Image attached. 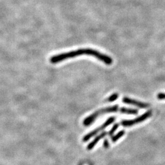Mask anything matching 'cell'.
Wrapping results in <instances>:
<instances>
[{"label":"cell","instance_id":"1","mask_svg":"<svg viewBox=\"0 0 165 165\" xmlns=\"http://www.w3.org/2000/svg\"><path fill=\"white\" fill-rule=\"evenodd\" d=\"M82 55L93 56V57L97 58L98 60L103 62L104 64L108 65H111L113 62L112 59L110 57V56L105 55L102 53H100L99 51L89 48H80L76 50L69 51V52L60 53L59 55L53 56L50 58V61L51 64H56L60 63V62L64 61L66 59L74 58Z\"/></svg>","mask_w":165,"mask_h":165},{"label":"cell","instance_id":"2","mask_svg":"<svg viewBox=\"0 0 165 165\" xmlns=\"http://www.w3.org/2000/svg\"><path fill=\"white\" fill-rule=\"evenodd\" d=\"M119 108L118 105H114L112 106H109L105 108H103L99 111H97L93 114L87 117L83 121V124L85 126H88L91 125V123H93L96 119L99 117L100 115H102L106 113H111V112H115L119 111Z\"/></svg>","mask_w":165,"mask_h":165},{"label":"cell","instance_id":"3","mask_svg":"<svg viewBox=\"0 0 165 165\" xmlns=\"http://www.w3.org/2000/svg\"><path fill=\"white\" fill-rule=\"evenodd\" d=\"M115 121V117H110L109 119H108L107 121H106L103 124L100 126L99 128H96L94 130L91 132L90 133H87V135H86L83 138H82V141L83 142H86L88 140H89L90 139L93 137L94 136H95L96 134H97L98 133H99L100 131H102L103 130H104L105 128H106L108 125H110V124H111L112 123H113Z\"/></svg>","mask_w":165,"mask_h":165},{"label":"cell","instance_id":"4","mask_svg":"<svg viewBox=\"0 0 165 165\" xmlns=\"http://www.w3.org/2000/svg\"><path fill=\"white\" fill-rule=\"evenodd\" d=\"M152 111H148L144 113L142 115L136 117V119H134L132 120H125L122 121L121 122V125L123 127H130L133 125L137 124V123H141L144 121L146 120L149 117L152 116Z\"/></svg>","mask_w":165,"mask_h":165},{"label":"cell","instance_id":"5","mask_svg":"<svg viewBox=\"0 0 165 165\" xmlns=\"http://www.w3.org/2000/svg\"><path fill=\"white\" fill-rule=\"evenodd\" d=\"M122 102L123 103H125V104H126L136 106L140 108H142V109H145V108H147L149 107V105L146 104V103H144V102H139L135 100H133V99H129L128 97H123L122 99Z\"/></svg>","mask_w":165,"mask_h":165},{"label":"cell","instance_id":"6","mask_svg":"<svg viewBox=\"0 0 165 165\" xmlns=\"http://www.w3.org/2000/svg\"><path fill=\"white\" fill-rule=\"evenodd\" d=\"M106 135H108V132H102L100 135L95 137L94 140L88 144V146H87V150H91V149H93L94 146L97 144V143L99 142L101 139L104 138Z\"/></svg>","mask_w":165,"mask_h":165},{"label":"cell","instance_id":"7","mask_svg":"<svg viewBox=\"0 0 165 165\" xmlns=\"http://www.w3.org/2000/svg\"><path fill=\"white\" fill-rule=\"evenodd\" d=\"M119 111L121 113L123 114H127V115H137L138 111L135 109H131V108H126L125 107H122L120 108Z\"/></svg>","mask_w":165,"mask_h":165},{"label":"cell","instance_id":"8","mask_svg":"<svg viewBox=\"0 0 165 165\" xmlns=\"http://www.w3.org/2000/svg\"><path fill=\"white\" fill-rule=\"evenodd\" d=\"M125 134V131L124 130H121L119 132H118L116 135H115V136H113L111 138V141L112 142H115L116 141H117L119 139H120L123 135Z\"/></svg>","mask_w":165,"mask_h":165},{"label":"cell","instance_id":"9","mask_svg":"<svg viewBox=\"0 0 165 165\" xmlns=\"http://www.w3.org/2000/svg\"><path fill=\"white\" fill-rule=\"evenodd\" d=\"M118 97H119V94H117V93L113 94L112 95H111V96H110L108 98V99L106 100V101L107 102H114V101H115L117 99Z\"/></svg>","mask_w":165,"mask_h":165},{"label":"cell","instance_id":"10","mask_svg":"<svg viewBox=\"0 0 165 165\" xmlns=\"http://www.w3.org/2000/svg\"><path fill=\"white\" fill-rule=\"evenodd\" d=\"M119 123H116V124H115L114 126H113L112 128H111V129L108 132V135H110V136H111L113 135V133H114L116 130L119 127Z\"/></svg>","mask_w":165,"mask_h":165},{"label":"cell","instance_id":"11","mask_svg":"<svg viewBox=\"0 0 165 165\" xmlns=\"http://www.w3.org/2000/svg\"><path fill=\"white\" fill-rule=\"evenodd\" d=\"M157 97L158 100H165V93H159Z\"/></svg>","mask_w":165,"mask_h":165},{"label":"cell","instance_id":"12","mask_svg":"<svg viewBox=\"0 0 165 165\" xmlns=\"http://www.w3.org/2000/svg\"><path fill=\"white\" fill-rule=\"evenodd\" d=\"M104 146L105 148H108L109 147V142H108V140H105L104 143Z\"/></svg>","mask_w":165,"mask_h":165}]
</instances>
